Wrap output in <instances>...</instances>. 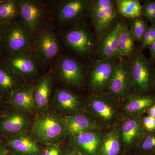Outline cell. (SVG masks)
Here are the masks:
<instances>
[{
	"label": "cell",
	"mask_w": 155,
	"mask_h": 155,
	"mask_svg": "<svg viewBox=\"0 0 155 155\" xmlns=\"http://www.w3.org/2000/svg\"><path fill=\"white\" fill-rule=\"evenodd\" d=\"M141 50L134 51L128 63L131 85L136 94L149 95L153 91L155 68Z\"/></svg>",
	"instance_id": "obj_1"
},
{
	"label": "cell",
	"mask_w": 155,
	"mask_h": 155,
	"mask_svg": "<svg viewBox=\"0 0 155 155\" xmlns=\"http://www.w3.org/2000/svg\"><path fill=\"white\" fill-rule=\"evenodd\" d=\"M88 9L96 31L99 35L105 34L116 25L119 14L116 1H92Z\"/></svg>",
	"instance_id": "obj_2"
},
{
	"label": "cell",
	"mask_w": 155,
	"mask_h": 155,
	"mask_svg": "<svg viewBox=\"0 0 155 155\" xmlns=\"http://www.w3.org/2000/svg\"><path fill=\"white\" fill-rule=\"evenodd\" d=\"M31 133L37 141L48 144L54 142L67 134L64 121L49 114L42 115L35 120Z\"/></svg>",
	"instance_id": "obj_3"
},
{
	"label": "cell",
	"mask_w": 155,
	"mask_h": 155,
	"mask_svg": "<svg viewBox=\"0 0 155 155\" xmlns=\"http://www.w3.org/2000/svg\"><path fill=\"white\" fill-rule=\"evenodd\" d=\"M0 26L2 34V48L9 54L27 50L31 42V31L25 25L14 20Z\"/></svg>",
	"instance_id": "obj_4"
},
{
	"label": "cell",
	"mask_w": 155,
	"mask_h": 155,
	"mask_svg": "<svg viewBox=\"0 0 155 155\" xmlns=\"http://www.w3.org/2000/svg\"><path fill=\"white\" fill-rule=\"evenodd\" d=\"M89 107L93 115L103 125L111 126L118 120V106L112 96L100 95L92 97Z\"/></svg>",
	"instance_id": "obj_5"
},
{
	"label": "cell",
	"mask_w": 155,
	"mask_h": 155,
	"mask_svg": "<svg viewBox=\"0 0 155 155\" xmlns=\"http://www.w3.org/2000/svg\"><path fill=\"white\" fill-rule=\"evenodd\" d=\"M131 88L128 63L120 59L116 62L107 90L113 97L122 99L128 96Z\"/></svg>",
	"instance_id": "obj_6"
},
{
	"label": "cell",
	"mask_w": 155,
	"mask_h": 155,
	"mask_svg": "<svg viewBox=\"0 0 155 155\" xmlns=\"http://www.w3.org/2000/svg\"><path fill=\"white\" fill-rule=\"evenodd\" d=\"M117 61L115 58L100 59L97 60L92 66L91 84L97 93H101L107 90Z\"/></svg>",
	"instance_id": "obj_7"
},
{
	"label": "cell",
	"mask_w": 155,
	"mask_h": 155,
	"mask_svg": "<svg viewBox=\"0 0 155 155\" xmlns=\"http://www.w3.org/2000/svg\"><path fill=\"white\" fill-rule=\"evenodd\" d=\"M12 72L20 76H31L37 71L36 58L27 50L9 54L5 62Z\"/></svg>",
	"instance_id": "obj_8"
},
{
	"label": "cell",
	"mask_w": 155,
	"mask_h": 155,
	"mask_svg": "<svg viewBox=\"0 0 155 155\" xmlns=\"http://www.w3.org/2000/svg\"><path fill=\"white\" fill-rule=\"evenodd\" d=\"M147 132L142 123L141 117L130 118L123 122L119 133L121 143L126 149L138 147Z\"/></svg>",
	"instance_id": "obj_9"
},
{
	"label": "cell",
	"mask_w": 155,
	"mask_h": 155,
	"mask_svg": "<svg viewBox=\"0 0 155 155\" xmlns=\"http://www.w3.org/2000/svg\"><path fill=\"white\" fill-rule=\"evenodd\" d=\"M57 70L61 80L68 85L79 87L84 81L83 69L75 59L64 57L58 62Z\"/></svg>",
	"instance_id": "obj_10"
},
{
	"label": "cell",
	"mask_w": 155,
	"mask_h": 155,
	"mask_svg": "<svg viewBox=\"0 0 155 155\" xmlns=\"http://www.w3.org/2000/svg\"><path fill=\"white\" fill-rule=\"evenodd\" d=\"M70 142L74 149L83 155H97L102 137L94 130L71 136Z\"/></svg>",
	"instance_id": "obj_11"
},
{
	"label": "cell",
	"mask_w": 155,
	"mask_h": 155,
	"mask_svg": "<svg viewBox=\"0 0 155 155\" xmlns=\"http://www.w3.org/2000/svg\"><path fill=\"white\" fill-rule=\"evenodd\" d=\"M19 15L29 31L36 30L42 19L44 8L41 4L31 1H19Z\"/></svg>",
	"instance_id": "obj_12"
},
{
	"label": "cell",
	"mask_w": 155,
	"mask_h": 155,
	"mask_svg": "<svg viewBox=\"0 0 155 155\" xmlns=\"http://www.w3.org/2000/svg\"><path fill=\"white\" fill-rule=\"evenodd\" d=\"M27 124L28 119L20 111H10L0 118V133L13 137L20 134Z\"/></svg>",
	"instance_id": "obj_13"
},
{
	"label": "cell",
	"mask_w": 155,
	"mask_h": 155,
	"mask_svg": "<svg viewBox=\"0 0 155 155\" xmlns=\"http://www.w3.org/2000/svg\"><path fill=\"white\" fill-rule=\"evenodd\" d=\"M120 23H117L104 35L98 47L101 59H111L121 57L119 47Z\"/></svg>",
	"instance_id": "obj_14"
},
{
	"label": "cell",
	"mask_w": 155,
	"mask_h": 155,
	"mask_svg": "<svg viewBox=\"0 0 155 155\" xmlns=\"http://www.w3.org/2000/svg\"><path fill=\"white\" fill-rule=\"evenodd\" d=\"M66 44L75 51L81 54H89L93 50V42L89 35L81 28H74L65 35Z\"/></svg>",
	"instance_id": "obj_15"
},
{
	"label": "cell",
	"mask_w": 155,
	"mask_h": 155,
	"mask_svg": "<svg viewBox=\"0 0 155 155\" xmlns=\"http://www.w3.org/2000/svg\"><path fill=\"white\" fill-rule=\"evenodd\" d=\"M59 51L57 38L51 31H45L40 36L36 44L38 56L44 62H48L53 59Z\"/></svg>",
	"instance_id": "obj_16"
},
{
	"label": "cell",
	"mask_w": 155,
	"mask_h": 155,
	"mask_svg": "<svg viewBox=\"0 0 155 155\" xmlns=\"http://www.w3.org/2000/svg\"><path fill=\"white\" fill-rule=\"evenodd\" d=\"M155 104V95L135 94L129 97L124 106V110L131 118H140Z\"/></svg>",
	"instance_id": "obj_17"
},
{
	"label": "cell",
	"mask_w": 155,
	"mask_h": 155,
	"mask_svg": "<svg viewBox=\"0 0 155 155\" xmlns=\"http://www.w3.org/2000/svg\"><path fill=\"white\" fill-rule=\"evenodd\" d=\"M7 146L14 152L21 155H38L40 149L35 140L28 134H20L6 141Z\"/></svg>",
	"instance_id": "obj_18"
},
{
	"label": "cell",
	"mask_w": 155,
	"mask_h": 155,
	"mask_svg": "<svg viewBox=\"0 0 155 155\" xmlns=\"http://www.w3.org/2000/svg\"><path fill=\"white\" fill-rule=\"evenodd\" d=\"M90 3V1L87 0L66 1L59 8V20L62 22H67L77 19L88 9Z\"/></svg>",
	"instance_id": "obj_19"
},
{
	"label": "cell",
	"mask_w": 155,
	"mask_h": 155,
	"mask_svg": "<svg viewBox=\"0 0 155 155\" xmlns=\"http://www.w3.org/2000/svg\"><path fill=\"white\" fill-rule=\"evenodd\" d=\"M52 81L51 73L48 72L39 79L34 87L35 105L41 110H46L48 107Z\"/></svg>",
	"instance_id": "obj_20"
},
{
	"label": "cell",
	"mask_w": 155,
	"mask_h": 155,
	"mask_svg": "<svg viewBox=\"0 0 155 155\" xmlns=\"http://www.w3.org/2000/svg\"><path fill=\"white\" fill-rule=\"evenodd\" d=\"M20 77L11 71L5 62L0 63V93L10 97L14 92L22 86Z\"/></svg>",
	"instance_id": "obj_21"
},
{
	"label": "cell",
	"mask_w": 155,
	"mask_h": 155,
	"mask_svg": "<svg viewBox=\"0 0 155 155\" xmlns=\"http://www.w3.org/2000/svg\"><path fill=\"white\" fill-rule=\"evenodd\" d=\"M34 88L22 86L14 92L9 97L12 105L19 111L31 112L35 107L33 96Z\"/></svg>",
	"instance_id": "obj_22"
},
{
	"label": "cell",
	"mask_w": 155,
	"mask_h": 155,
	"mask_svg": "<svg viewBox=\"0 0 155 155\" xmlns=\"http://www.w3.org/2000/svg\"><path fill=\"white\" fill-rule=\"evenodd\" d=\"M64 122L67 133L70 136L94 130L97 126L92 119L81 114H75L69 116Z\"/></svg>",
	"instance_id": "obj_23"
},
{
	"label": "cell",
	"mask_w": 155,
	"mask_h": 155,
	"mask_svg": "<svg viewBox=\"0 0 155 155\" xmlns=\"http://www.w3.org/2000/svg\"><path fill=\"white\" fill-rule=\"evenodd\" d=\"M54 100L58 107L67 113H75L80 107L79 98L67 90H58L55 94Z\"/></svg>",
	"instance_id": "obj_24"
},
{
	"label": "cell",
	"mask_w": 155,
	"mask_h": 155,
	"mask_svg": "<svg viewBox=\"0 0 155 155\" xmlns=\"http://www.w3.org/2000/svg\"><path fill=\"white\" fill-rule=\"evenodd\" d=\"M119 47L121 57L130 58L134 52L135 39L126 24L120 23L118 36Z\"/></svg>",
	"instance_id": "obj_25"
},
{
	"label": "cell",
	"mask_w": 155,
	"mask_h": 155,
	"mask_svg": "<svg viewBox=\"0 0 155 155\" xmlns=\"http://www.w3.org/2000/svg\"><path fill=\"white\" fill-rule=\"evenodd\" d=\"M121 143L119 132L111 131L102 137L97 155H118L121 149Z\"/></svg>",
	"instance_id": "obj_26"
},
{
	"label": "cell",
	"mask_w": 155,
	"mask_h": 155,
	"mask_svg": "<svg viewBox=\"0 0 155 155\" xmlns=\"http://www.w3.org/2000/svg\"><path fill=\"white\" fill-rule=\"evenodd\" d=\"M19 15V1H0V25L10 23Z\"/></svg>",
	"instance_id": "obj_27"
},
{
	"label": "cell",
	"mask_w": 155,
	"mask_h": 155,
	"mask_svg": "<svg viewBox=\"0 0 155 155\" xmlns=\"http://www.w3.org/2000/svg\"><path fill=\"white\" fill-rule=\"evenodd\" d=\"M119 14L132 19L141 16L142 5L137 0H117Z\"/></svg>",
	"instance_id": "obj_28"
},
{
	"label": "cell",
	"mask_w": 155,
	"mask_h": 155,
	"mask_svg": "<svg viewBox=\"0 0 155 155\" xmlns=\"http://www.w3.org/2000/svg\"><path fill=\"white\" fill-rule=\"evenodd\" d=\"M148 27L147 20L141 16L131 19L129 28L135 41L141 42Z\"/></svg>",
	"instance_id": "obj_29"
},
{
	"label": "cell",
	"mask_w": 155,
	"mask_h": 155,
	"mask_svg": "<svg viewBox=\"0 0 155 155\" xmlns=\"http://www.w3.org/2000/svg\"><path fill=\"white\" fill-rule=\"evenodd\" d=\"M137 147L143 152L153 154L155 152V131L147 132Z\"/></svg>",
	"instance_id": "obj_30"
},
{
	"label": "cell",
	"mask_w": 155,
	"mask_h": 155,
	"mask_svg": "<svg viewBox=\"0 0 155 155\" xmlns=\"http://www.w3.org/2000/svg\"><path fill=\"white\" fill-rule=\"evenodd\" d=\"M155 41V21L151 23L145 32L142 40L141 49L148 46Z\"/></svg>",
	"instance_id": "obj_31"
},
{
	"label": "cell",
	"mask_w": 155,
	"mask_h": 155,
	"mask_svg": "<svg viewBox=\"0 0 155 155\" xmlns=\"http://www.w3.org/2000/svg\"><path fill=\"white\" fill-rule=\"evenodd\" d=\"M141 120L143 126L147 132L155 131V118L147 115L141 118Z\"/></svg>",
	"instance_id": "obj_32"
},
{
	"label": "cell",
	"mask_w": 155,
	"mask_h": 155,
	"mask_svg": "<svg viewBox=\"0 0 155 155\" xmlns=\"http://www.w3.org/2000/svg\"><path fill=\"white\" fill-rule=\"evenodd\" d=\"M155 10V1L148 0L143 2L142 5L141 16L145 18L150 13Z\"/></svg>",
	"instance_id": "obj_33"
},
{
	"label": "cell",
	"mask_w": 155,
	"mask_h": 155,
	"mask_svg": "<svg viewBox=\"0 0 155 155\" xmlns=\"http://www.w3.org/2000/svg\"><path fill=\"white\" fill-rule=\"evenodd\" d=\"M42 155H62V153L58 146L51 143L45 147Z\"/></svg>",
	"instance_id": "obj_34"
},
{
	"label": "cell",
	"mask_w": 155,
	"mask_h": 155,
	"mask_svg": "<svg viewBox=\"0 0 155 155\" xmlns=\"http://www.w3.org/2000/svg\"><path fill=\"white\" fill-rule=\"evenodd\" d=\"M150 49V61L153 64L155 63V41L147 47Z\"/></svg>",
	"instance_id": "obj_35"
},
{
	"label": "cell",
	"mask_w": 155,
	"mask_h": 155,
	"mask_svg": "<svg viewBox=\"0 0 155 155\" xmlns=\"http://www.w3.org/2000/svg\"><path fill=\"white\" fill-rule=\"evenodd\" d=\"M8 150L5 145L0 141V155H8Z\"/></svg>",
	"instance_id": "obj_36"
},
{
	"label": "cell",
	"mask_w": 155,
	"mask_h": 155,
	"mask_svg": "<svg viewBox=\"0 0 155 155\" xmlns=\"http://www.w3.org/2000/svg\"><path fill=\"white\" fill-rule=\"evenodd\" d=\"M146 112L147 113L148 116H152L155 118V104L149 108Z\"/></svg>",
	"instance_id": "obj_37"
},
{
	"label": "cell",
	"mask_w": 155,
	"mask_h": 155,
	"mask_svg": "<svg viewBox=\"0 0 155 155\" xmlns=\"http://www.w3.org/2000/svg\"><path fill=\"white\" fill-rule=\"evenodd\" d=\"M147 21H150L151 23L155 21V10L153 11L151 13H150L149 15H148L146 17H145Z\"/></svg>",
	"instance_id": "obj_38"
},
{
	"label": "cell",
	"mask_w": 155,
	"mask_h": 155,
	"mask_svg": "<svg viewBox=\"0 0 155 155\" xmlns=\"http://www.w3.org/2000/svg\"><path fill=\"white\" fill-rule=\"evenodd\" d=\"M2 50V29L0 26V54Z\"/></svg>",
	"instance_id": "obj_39"
},
{
	"label": "cell",
	"mask_w": 155,
	"mask_h": 155,
	"mask_svg": "<svg viewBox=\"0 0 155 155\" xmlns=\"http://www.w3.org/2000/svg\"><path fill=\"white\" fill-rule=\"evenodd\" d=\"M154 92L155 94V76L154 78V80L153 84V91Z\"/></svg>",
	"instance_id": "obj_40"
},
{
	"label": "cell",
	"mask_w": 155,
	"mask_h": 155,
	"mask_svg": "<svg viewBox=\"0 0 155 155\" xmlns=\"http://www.w3.org/2000/svg\"><path fill=\"white\" fill-rule=\"evenodd\" d=\"M66 155H78L74 153L70 152L68 153Z\"/></svg>",
	"instance_id": "obj_41"
},
{
	"label": "cell",
	"mask_w": 155,
	"mask_h": 155,
	"mask_svg": "<svg viewBox=\"0 0 155 155\" xmlns=\"http://www.w3.org/2000/svg\"><path fill=\"white\" fill-rule=\"evenodd\" d=\"M2 95L1 94V93H0V105H1V103H2Z\"/></svg>",
	"instance_id": "obj_42"
},
{
	"label": "cell",
	"mask_w": 155,
	"mask_h": 155,
	"mask_svg": "<svg viewBox=\"0 0 155 155\" xmlns=\"http://www.w3.org/2000/svg\"><path fill=\"white\" fill-rule=\"evenodd\" d=\"M152 155H155V152Z\"/></svg>",
	"instance_id": "obj_43"
},
{
	"label": "cell",
	"mask_w": 155,
	"mask_h": 155,
	"mask_svg": "<svg viewBox=\"0 0 155 155\" xmlns=\"http://www.w3.org/2000/svg\"><path fill=\"white\" fill-rule=\"evenodd\" d=\"M1 116H2V115H1V113H0V118H1Z\"/></svg>",
	"instance_id": "obj_44"
},
{
	"label": "cell",
	"mask_w": 155,
	"mask_h": 155,
	"mask_svg": "<svg viewBox=\"0 0 155 155\" xmlns=\"http://www.w3.org/2000/svg\"></svg>",
	"instance_id": "obj_45"
}]
</instances>
